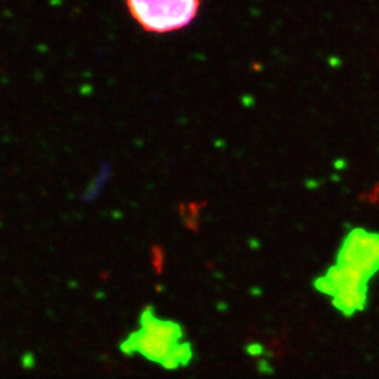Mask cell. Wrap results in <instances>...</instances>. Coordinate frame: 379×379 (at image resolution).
Returning <instances> with one entry per match:
<instances>
[{
  "label": "cell",
  "instance_id": "277c9868",
  "mask_svg": "<svg viewBox=\"0 0 379 379\" xmlns=\"http://www.w3.org/2000/svg\"><path fill=\"white\" fill-rule=\"evenodd\" d=\"M337 264L350 267L369 281L379 271V233L352 229L340 246Z\"/></svg>",
  "mask_w": 379,
  "mask_h": 379
},
{
  "label": "cell",
  "instance_id": "7a4b0ae2",
  "mask_svg": "<svg viewBox=\"0 0 379 379\" xmlns=\"http://www.w3.org/2000/svg\"><path fill=\"white\" fill-rule=\"evenodd\" d=\"M131 17L143 31L167 34L190 26L201 0H125Z\"/></svg>",
  "mask_w": 379,
  "mask_h": 379
},
{
  "label": "cell",
  "instance_id": "3957f363",
  "mask_svg": "<svg viewBox=\"0 0 379 379\" xmlns=\"http://www.w3.org/2000/svg\"><path fill=\"white\" fill-rule=\"evenodd\" d=\"M315 287L318 291L330 295L334 308L347 316L365 308L368 279L347 265L336 263L323 277L315 281Z\"/></svg>",
  "mask_w": 379,
  "mask_h": 379
},
{
  "label": "cell",
  "instance_id": "6da1fadb",
  "mask_svg": "<svg viewBox=\"0 0 379 379\" xmlns=\"http://www.w3.org/2000/svg\"><path fill=\"white\" fill-rule=\"evenodd\" d=\"M139 329L121 343L125 354H139L166 369H177L188 364L193 350L183 341V327L171 320L157 318L152 309L141 315Z\"/></svg>",
  "mask_w": 379,
  "mask_h": 379
}]
</instances>
